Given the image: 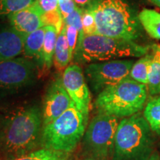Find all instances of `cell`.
<instances>
[{"mask_svg": "<svg viewBox=\"0 0 160 160\" xmlns=\"http://www.w3.org/2000/svg\"><path fill=\"white\" fill-rule=\"evenodd\" d=\"M43 13L44 12L37 0L28 7L10 15L8 17L10 25L18 33L25 37L32 32L44 27Z\"/></svg>", "mask_w": 160, "mask_h": 160, "instance_id": "7c38bea8", "label": "cell"}, {"mask_svg": "<svg viewBox=\"0 0 160 160\" xmlns=\"http://www.w3.org/2000/svg\"><path fill=\"white\" fill-rule=\"evenodd\" d=\"M119 122V118L103 113L92 118L82 142V157L111 159Z\"/></svg>", "mask_w": 160, "mask_h": 160, "instance_id": "ba28073f", "label": "cell"}, {"mask_svg": "<svg viewBox=\"0 0 160 160\" xmlns=\"http://www.w3.org/2000/svg\"><path fill=\"white\" fill-rule=\"evenodd\" d=\"M148 87L131 77L107 88L97 95L94 107L98 113L127 118L140 113L148 97Z\"/></svg>", "mask_w": 160, "mask_h": 160, "instance_id": "5b68a950", "label": "cell"}, {"mask_svg": "<svg viewBox=\"0 0 160 160\" xmlns=\"http://www.w3.org/2000/svg\"><path fill=\"white\" fill-rule=\"evenodd\" d=\"M15 160H72L71 153L39 148Z\"/></svg>", "mask_w": 160, "mask_h": 160, "instance_id": "44dd1931", "label": "cell"}, {"mask_svg": "<svg viewBox=\"0 0 160 160\" xmlns=\"http://www.w3.org/2000/svg\"><path fill=\"white\" fill-rule=\"evenodd\" d=\"M152 58H153V54L151 51H149L143 57H140V59L133 64L130 73V77L138 82L147 85L148 82Z\"/></svg>", "mask_w": 160, "mask_h": 160, "instance_id": "ffe728a7", "label": "cell"}, {"mask_svg": "<svg viewBox=\"0 0 160 160\" xmlns=\"http://www.w3.org/2000/svg\"><path fill=\"white\" fill-rule=\"evenodd\" d=\"M153 145V132L143 114L123 118L117 128L111 160H149Z\"/></svg>", "mask_w": 160, "mask_h": 160, "instance_id": "277c9868", "label": "cell"}, {"mask_svg": "<svg viewBox=\"0 0 160 160\" xmlns=\"http://www.w3.org/2000/svg\"><path fill=\"white\" fill-rule=\"evenodd\" d=\"M25 38L11 25L0 26V61L14 59L23 53Z\"/></svg>", "mask_w": 160, "mask_h": 160, "instance_id": "4fadbf2b", "label": "cell"}, {"mask_svg": "<svg viewBox=\"0 0 160 160\" xmlns=\"http://www.w3.org/2000/svg\"><path fill=\"white\" fill-rule=\"evenodd\" d=\"M38 76V65L25 57L0 61V108L13 105L11 100L33 87Z\"/></svg>", "mask_w": 160, "mask_h": 160, "instance_id": "52a82bcc", "label": "cell"}, {"mask_svg": "<svg viewBox=\"0 0 160 160\" xmlns=\"http://www.w3.org/2000/svg\"><path fill=\"white\" fill-rule=\"evenodd\" d=\"M83 9L77 6L76 9L67 17L64 19V24L67 25H71L75 27L79 32V38L83 37V28H82V15Z\"/></svg>", "mask_w": 160, "mask_h": 160, "instance_id": "d4e9b609", "label": "cell"}, {"mask_svg": "<svg viewBox=\"0 0 160 160\" xmlns=\"http://www.w3.org/2000/svg\"><path fill=\"white\" fill-rule=\"evenodd\" d=\"M151 47L140 45L131 40L117 39L100 34L84 35L78 39L73 53L75 64H91L121 58L142 57Z\"/></svg>", "mask_w": 160, "mask_h": 160, "instance_id": "3957f363", "label": "cell"}, {"mask_svg": "<svg viewBox=\"0 0 160 160\" xmlns=\"http://www.w3.org/2000/svg\"><path fill=\"white\" fill-rule=\"evenodd\" d=\"M77 8L73 0H59V8L63 19L68 17Z\"/></svg>", "mask_w": 160, "mask_h": 160, "instance_id": "4316f807", "label": "cell"}, {"mask_svg": "<svg viewBox=\"0 0 160 160\" xmlns=\"http://www.w3.org/2000/svg\"><path fill=\"white\" fill-rule=\"evenodd\" d=\"M88 8L95 17L97 34L133 42L141 37L139 17L124 0H97Z\"/></svg>", "mask_w": 160, "mask_h": 160, "instance_id": "7a4b0ae2", "label": "cell"}, {"mask_svg": "<svg viewBox=\"0 0 160 160\" xmlns=\"http://www.w3.org/2000/svg\"><path fill=\"white\" fill-rule=\"evenodd\" d=\"M156 5H157L158 7L160 8V0H151Z\"/></svg>", "mask_w": 160, "mask_h": 160, "instance_id": "4dcf8cb0", "label": "cell"}, {"mask_svg": "<svg viewBox=\"0 0 160 160\" xmlns=\"http://www.w3.org/2000/svg\"><path fill=\"white\" fill-rule=\"evenodd\" d=\"M66 27V37H67V41L69 47L70 56H71L72 60H73V53L77 47L78 37H79V32L75 27L71 25H65Z\"/></svg>", "mask_w": 160, "mask_h": 160, "instance_id": "484cf974", "label": "cell"}, {"mask_svg": "<svg viewBox=\"0 0 160 160\" xmlns=\"http://www.w3.org/2000/svg\"><path fill=\"white\" fill-rule=\"evenodd\" d=\"M80 160H105L103 159H99V158H96V157H84L82 159Z\"/></svg>", "mask_w": 160, "mask_h": 160, "instance_id": "f546056e", "label": "cell"}, {"mask_svg": "<svg viewBox=\"0 0 160 160\" xmlns=\"http://www.w3.org/2000/svg\"><path fill=\"white\" fill-rule=\"evenodd\" d=\"M139 22L150 37L160 39V13L151 9H143L138 14Z\"/></svg>", "mask_w": 160, "mask_h": 160, "instance_id": "e0dca14e", "label": "cell"}, {"mask_svg": "<svg viewBox=\"0 0 160 160\" xmlns=\"http://www.w3.org/2000/svg\"><path fill=\"white\" fill-rule=\"evenodd\" d=\"M42 22L44 26H53L59 33L64 26V19L59 8L54 11L45 12L42 15Z\"/></svg>", "mask_w": 160, "mask_h": 160, "instance_id": "603a6c76", "label": "cell"}, {"mask_svg": "<svg viewBox=\"0 0 160 160\" xmlns=\"http://www.w3.org/2000/svg\"><path fill=\"white\" fill-rule=\"evenodd\" d=\"M71 61L72 59L70 56L69 47L66 37V27L64 24L62 29L58 35L56 43L53 64L56 68L59 71H65Z\"/></svg>", "mask_w": 160, "mask_h": 160, "instance_id": "9a60e30c", "label": "cell"}, {"mask_svg": "<svg viewBox=\"0 0 160 160\" xmlns=\"http://www.w3.org/2000/svg\"><path fill=\"white\" fill-rule=\"evenodd\" d=\"M88 120L72 102L67 111L42 127V148L71 153L82 139Z\"/></svg>", "mask_w": 160, "mask_h": 160, "instance_id": "8992f818", "label": "cell"}, {"mask_svg": "<svg viewBox=\"0 0 160 160\" xmlns=\"http://www.w3.org/2000/svg\"><path fill=\"white\" fill-rule=\"evenodd\" d=\"M45 34L42 50V67L49 69L53 62V57L57 40V30L53 26H45Z\"/></svg>", "mask_w": 160, "mask_h": 160, "instance_id": "ac0fdd59", "label": "cell"}, {"mask_svg": "<svg viewBox=\"0 0 160 160\" xmlns=\"http://www.w3.org/2000/svg\"><path fill=\"white\" fill-rule=\"evenodd\" d=\"M134 62L132 59H114L91 63L85 67V79L92 91L99 94L107 88L130 77Z\"/></svg>", "mask_w": 160, "mask_h": 160, "instance_id": "9c48e42d", "label": "cell"}, {"mask_svg": "<svg viewBox=\"0 0 160 160\" xmlns=\"http://www.w3.org/2000/svg\"><path fill=\"white\" fill-rule=\"evenodd\" d=\"M73 1L77 6L82 9L87 8L92 3V0H73Z\"/></svg>", "mask_w": 160, "mask_h": 160, "instance_id": "f1b7e54d", "label": "cell"}, {"mask_svg": "<svg viewBox=\"0 0 160 160\" xmlns=\"http://www.w3.org/2000/svg\"><path fill=\"white\" fill-rule=\"evenodd\" d=\"M72 100L64 87L62 77H57L50 84L44 97L42 112V127L68 109Z\"/></svg>", "mask_w": 160, "mask_h": 160, "instance_id": "8fae6325", "label": "cell"}, {"mask_svg": "<svg viewBox=\"0 0 160 160\" xmlns=\"http://www.w3.org/2000/svg\"><path fill=\"white\" fill-rule=\"evenodd\" d=\"M38 2L44 13L59 9V0H38Z\"/></svg>", "mask_w": 160, "mask_h": 160, "instance_id": "83f0119b", "label": "cell"}, {"mask_svg": "<svg viewBox=\"0 0 160 160\" xmlns=\"http://www.w3.org/2000/svg\"><path fill=\"white\" fill-rule=\"evenodd\" d=\"M42 112L37 104L0 108V160H15L42 148Z\"/></svg>", "mask_w": 160, "mask_h": 160, "instance_id": "6da1fadb", "label": "cell"}, {"mask_svg": "<svg viewBox=\"0 0 160 160\" xmlns=\"http://www.w3.org/2000/svg\"><path fill=\"white\" fill-rule=\"evenodd\" d=\"M45 34V27L32 32L25 38L23 54L25 58L31 59L38 66L42 67V50Z\"/></svg>", "mask_w": 160, "mask_h": 160, "instance_id": "5bb4252c", "label": "cell"}, {"mask_svg": "<svg viewBox=\"0 0 160 160\" xmlns=\"http://www.w3.org/2000/svg\"><path fill=\"white\" fill-rule=\"evenodd\" d=\"M143 116L153 133L160 135V94L156 95L148 102Z\"/></svg>", "mask_w": 160, "mask_h": 160, "instance_id": "d6986e66", "label": "cell"}, {"mask_svg": "<svg viewBox=\"0 0 160 160\" xmlns=\"http://www.w3.org/2000/svg\"><path fill=\"white\" fill-rule=\"evenodd\" d=\"M153 58L150 68L148 91L151 96L160 94V45L153 44L151 46Z\"/></svg>", "mask_w": 160, "mask_h": 160, "instance_id": "2e32d148", "label": "cell"}, {"mask_svg": "<svg viewBox=\"0 0 160 160\" xmlns=\"http://www.w3.org/2000/svg\"><path fill=\"white\" fill-rule=\"evenodd\" d=\"M62 77L64 87L72 102L84 116L89 118L91 95L82 68L75 63L70 65L64 71Z\"/></svg>", "mask_w": 160, "mask_h": 160, "instance_id": "30bf717a", "label": "cell"}, {"mask_svg": "<svg viewBox=\"0 0 160 160\" xmlns=\"http://www.w3.org/2000/svg\"><path fill=\"white\" fill-rule=\"evenodd\" d=\"M37 0H0V19L8 17L28 7Z\"/></svg>", "mask_w": 160, "mask_h": 160, "instance_id": "7402d4cb", "label": "cell"}, {"mask_svg": "<svg viewBox=\"0 0 160 160\" xmlns=\"http://www.w3.org/2000/svg\"><path fill=\"white\" fill-rule=\"evenodd\" d=\"M82 22L84 35L97 34V24L93 12L88 8L83 9L82 15Z\"/></svg>", "mask_w": 160, "mask_h": 160, "instance_id": "cb8c5ba5", "label": "cell"}]
</instances>
